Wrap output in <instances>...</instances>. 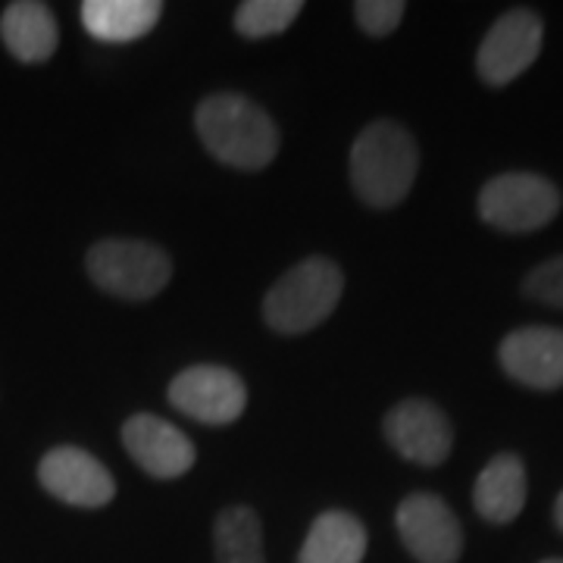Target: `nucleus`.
<instances>
[{"label":"nucleus","mask_w":563,"mask_h":563,"mask_svg":"<svg viewBox=\"0 0 563 563\" xmlns=\"http://www.w3.org/2000/svg\"><path fill=\"white\" fill-rule=\"evenodd\" d=\"M195 125L203 147L232 169H263L279 154V129L254 101L235 91L203 98Z\"/></svg>","instance_id":"1"},{"label":"nucleus","mask_w":563,"mask_h":563,"mask_svg":"<svg viewBox=\"0 0 563 563\" xmlns=\"http://www.w3.org/2000/svg\"><path fill=\"white\" fill-rule=\"evenodd\" d=\"M417 173H420V151L401 122H373L351 147L354 191L373 210L398 207L410 195Z\"/></svg>","instance_id":"2"},{"label":"nucleus","mask_w":563,"mask_h":563,"mask_svg":"<svg viewBox=\"0 0 563 563\" xmlns=\"http://www.w3.org/2000/svg\"><path fill=\"white\" fill-rule=\"evenodd\" d=\"M342 291L344 276L339 263L307 257L269 288L263 301V320L279 335H303L332 317Z\"/></svg>","instance_id":"3"},{"label":"nucleus","mask_w":563,"mask_h":563,"mask_svg":"<svg viewBox=\"0 0 563 563\" xmlns=\"http://www.w3.org/2000/svg\"><path fill=\"white\" fill-rule=\"evenodd\" d=\"M85 266L98 288L125 301H147L161 295L173 279L169 254L157 244L135 242V239L98 242L88 251Z\"/></svg>","instance_id":"4"},{"label":"nucleus","mask_w":563,"mask_h":563,"mask_svg":"<svg viewBox=\"0 0 563 563\" xmlns=\"http://www.w3.org/2000/svg\"><path fill=\"white\" fill-rule=\"evenodd\" d=\"M561 213L558 185L536 173H504L479 191V217L498 232H536Z\"/></svg>","instance_id":"5"},{"label":"nucleus","mask_w":563,"mask_h":563,"mask_svg":"<svg viewBox=\"0 0 563 563\" xmlns=\"http://www.w3.org/2000/svg\"><path fill=\"white\" fill-rule=\"evenodd\" d=\"M544 41V25L539 13L517 7L507 10L498 22L485 32L479 54H476V69L479 79L488 88H504L514 79H520L532 63L539 60Z\"/></svg>","instance_id":"6"},{"label":"nucleus","mask_w":563,"mask_h":563,"mask_svg":"<svg viewBox=\"0 0 563 563\" xmlns=\"http://www.w3.org/2000/svg\"><path fill=\"white\" fill-rule=\"evenodd\" d=\"M169 404L191 420L207 422V426H225L244 413L247 388L239 373L217 366V363H198L173 379Z\"/></svg>","instance_id":"7"},{"label":"nucleus","mask_w":563,"mask_h":563,"mask_svg":"<svg viewBox=\"0 0 563 563\" xmlns=\"http://www.w3.org/2000/svg\"><path fill=\"white\" fill-rule=\"evenodd\" d=\"M398 536L420 563H457L463 554V529L454 510L429 492L404 498L398 507Z\"/></svg>","instance_id":"8"},{"label":"nucleus","mask_w":563,"mask_h":563,"mask_svg":"<svg viewBox=\"0 0 563 563\" xmlns=\"http://www.w3.org/2000/svg\"><path fill=\"white\" fill-rule=\"evenodd\" d=\"M38 479L54 498H60L69 507L95 510L117 498V483L110 470L95 454L73 444H63L44 454V461L38 463Z\"/></svg>","instance_id":"9"},{"label":"nucleus","mask_w":563,"mask_h":563,"mask_svg":"<svg viewBox=\"0 0 563 563\" xmlns=\"http://www.w3.org/2000/svg\"><path fill=\"white\" fill-rule=\"evenodd\" d=\"M385 439L404 461L420 466H439L454 448V429L442 407L422 398H407L385 417Z\"/></svg>","instance_id":"10"},{"label":"nucleus","mask_w":563,"mask_h":563,"mask_svg":"<svg viewBox=\"0 0 563 563\" xmlns=\"http://www.w3.org/2000/svg\"><path fill=\"white\" fill-rule=\"evenodd\" d=\"M129 457L154 479H179L195 466V444L173 422L154 413H135L122 426Z\"/></svg>","instance_id":"11"},{"label":"nucleus","mask_w":563,"mask_h":563,"mask_svg":"<svg viewBox=\"0 0 563 563\" xmlns=\"http://www.w3.org/2000/svg\"><path fill=\"white\" fill-rule=\"evenodd\" d=\"M498 361L514 383L554 391L563 385V329L526 325L510 332L498 347Z\"/></svg>","instance_id":"12"},{"label":"nucleus","mask_w":563,"mask_h":563,"mask_svg":"<svg viewBox=\"0 0 563 563\" xmlns=\"http://www.w3.org/2000/svg\"><path fill=\"white\" fill-rule=\"evenodd\" d=\"M0 38L20 63H44L57 51L60 29L47 3L16 0L0 16Z\"/></svg>","instance_id":"13"},{"label":"nucleus","mask_w":563,"mask_h":563,"mask_svg":"<svg viewBox=\"0 0 563 563\" xmlns=\"http://www.w3.org/2000/svg\"><path fill=\"white\" fill-rule=\"evenodd\" d=\"M473 504L488 523H514L526 507V466L517 454H498L485 463L473 488Z\"/></svg>","instance_id":"14"},{"label":"nucleus","mask_w":563,"mask_h":563,"mask_svg":"<svg viewBox=\"0 0 563 563\" xmlns=\"http://www.w3.org/2000/svg\"><path fill=\"white\" fill-rule=\"evenodd\" d=\"M161 13L157 0H85L81 25L95 41L129 44L144 38L161 22Z\"/></svg>","instance_id":"15"},{"label":"nucleus","mask_w":563,"mask_h":563,"mask_svg":"<svg viewBox=\"0 0 563 563\" xmlns=\"http://www.w3.org/2000/svg\"><path fill=\"white\" fill-rule=\"evenodd\" d=\"M366 544V529L354 514L325 510L310 526L298 563H361Z\"/></svg>","instance_id":"16"},{"label":"nucleus","mask_w":563,"mask_h":563,"mask_svg":"<svg viewBox=\"0 0 563 563\" xmlns=\"http://www.w3.org/2000/svg\"><path fill=\"white\" fill-rule=\"evenodd\" d=\"M217 563H266L263 529L251 507H225L213 526Z\"/></svg>","instance_id":"17"},{"label":"nucleus","mask_w":563,"mask_h":563,"mask_svg":"<svg viewBox=\"0 0 563 563\" xmlns=\"http://www.w3.org/2000/svg\"><path fill=\"white\" fill-rule=\"evenodd\" d=\"M301 10V0H247L235 13V29L251 41L273 38L298 20Z\"/></svg>","instance_id":"18"},{"label":"nucleus","mask_w":563,"mask_h":563,"mask_svg":"<svg viewBox=\"0 0 563 563\" xmlns=\"http://www.w3.org/2000/svg\"><path fill=\"white\" fill-rule=\"evenodd\" d=\"M523 295L532 301L563 310V254L539 263L523 282Z\"/></svg>","instance_id":"19"},{"label":"nucleus","mask_w":563,"mask_h":563,"mask_svg":"<svg viewBox=\"0 0 563 563\" xmlns=\"http://www.w3.org/2000/svg\"><path fill=\"white\" fill-rule=\"evenodd\" d=\"M354 13H357V25L366 35L385 38V35H391L401 25L407 7H404L401 0H361L354 7Z\"/></svg>","instance_id":"20"},{"label":"nucleus","mask_w":563,"mask_h":563,"mask_svg":"<svg viewBox=\"0 0 563 563\" xmlns=\"http://www.w3.org/2000/svg\"><path fill=\"white\" fill-rule=\"evenodd\" d=\"M554 523H558V529L563 532V492L558 495V504H554Z\"/></svg>","instance_id":"21"},{"label":"nucleus","mask_w":563,"mask_h":563,"mask_svg":"<svg viewBox=\"0 0 563 563\" xmlns=\"http://www.w3.org/2000/svg\"><path fill=\"white\" fill-rule=\"evenodd\" d=\"M542 563H563L561 558H551V561H542Z\"/></svg>","instance_id":"22"}]
</instances>
